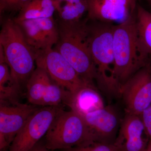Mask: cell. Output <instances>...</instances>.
Wrapping results in <instances>:
<instances>
[{
    "label": "cell",
    "instance_id": "obj_28",
    "mask_svg": "<svg viewBox=\"0 0 151 151\" xmlns=\"http://www.w3.org/2000/svg\"><path fill=\"white\" fill-rule=\"evenodd\" d=\"M58 1H61V0H58Z\"/></svg>",
    "mask_w": 151,
    "mask_h": 151
},
{
    "label": "cell",
    "instance_id": "obj_15",
    "mask_svg": "<svg viewBox=\"0 0 151 151\" xmlns=\"http://www.w3.org/2000/svg\"><path fill=\"white\" fill-rule=\"evenodd\" d=\"M15 22L20 27L29 45L35 53L36 58L52 49L49 47L36 19Z\"/></svg>",
    "mask_w": 151,
    "mask_h": 151
},
{
    "label": "cell",
    "instance_id": "obj_4",
    "mask_svg": "<svg viewBox=\"0 0 151 151\" xmlns=\"http://www.w3.org/2000/svg\"><path fill=\"white\" fill-rule=\"evenodd\" d=\"M137 12L127 21L115 25L113 35L114 74L121 89L135 73L150 61L138 45L136 29Z\"/></svg>",
    "mask_w": 151,
    "mask_h": 151
},
{
    "label": "cell",
    "instance_id": "obj_10",
    "mask_svg": "<svg viewBox=\"0 0 151 151\" xmlns=\"http://www.w3.org/2000/svg\"><path fill=\"white\" fill-rule=\"evenodd\" d=\"M138 0H86L87 18L114 25L123 23L137 12Z\"/></svg>",
    "mask_w": 151,
    "mask_h": 151
},
{
    "label": "cell",
    "instance_id": "obj_27",
    "mask_svg": "<svg viewBox=\"0 0 151 151\" xmlns=\"http://www.w3.org/2000/svg\"><path fill=\"white\" fill-rule=\"evenodd\" d=\"M147 3H148L149 5L150 6L151 8V0H146Z\"/></svg>",
    "mask_w": 151,
    "mask_h": 151
},
{
    "label": "cell",
    "instance_id": "obj_24",
    "mask_svg": "<svg viewBox=\"0 0 151 151\" xmlns=\"http://www.w3.org/2000/svg\"><path fill=\"white\" fill-rule=\"evenodd\" d=\"M149 140L151 141V105L140 116Z\"/></svg>",
    "mask_w": 151,
    "mask_h": 151
},
{
    "label": "cell",
    "instance_id": "obj_6",
    "mask_svg": "<svg viewBox=\"0 0 151 151\" xmlns=\"http://www.w3.org/2000/svg\"><path fill=\"white\" fill-rule=\"evenodd\" d=\"M119 96L127 114L140 116L151 105V59L121 86Z\"/></svg>",
    "mask_w": 151,
    "mask_h": 151
},
{
    "label": "cell",
    "instance_id": "obj_13",
    "mask_svg": "<svg viewBox=\"0 0 151 151\" xmlns=\"http://www.w3.org/2000/svg\"><path fill=\"white\" fill-rule=\"evenodd\" d=\"M64 103L80 115L105 107L103 98L93 85L84 86L73 94L69 92Z\"/></svg>",
    "mask_w": 151,
    "mask_h": 151
},
{
    "label": "cell",
    "instance_id": "obj_19",
    "mask_svg": "<svg viewBox=\"0 0 151 151\" xmlns=\"http://www.w3.org/2000/svg\"><path fill=\"white\" fill-rule=\"evenodd\" d=\"M57 1L56 11L60 19L64 21H77L81 19L87 12L86 0Z\"/></svg>",
    "mask_w": 151,
    "mask_h": 151
},
{
    "label": "cell",
    "instance_id": "obj_3",
    "mask_svg": "<svg viewBox=\"0 0 151 151\" xmlns=\"http://www.w3.org/2000/svg\"><path fill=\"white\" fill-rule=\"evenodd\" d=\"M0 48L18 86L26 85L36 68V55L14 19H6L0 32Z\"/></svg>",
    "mask_w": 151,
    "mask_h": 151
},
{
    "label": "cell",
    "instance_id": "obj_23",
    "mask_svg": "<svg viewBox=\"0 0 151 151\" xmlns=\"http://www.w3.org/2000/svg\"><path fill=\"white\" fill-rule=\"evenodd\" d=\"M31 0H0V13L17 12Z\"/></svg>",
    "mask_w": 151,
    "mask_h": 151
},
{
    "label": "cell",
    "instance_id": "obj_21",
    "mask_svg": "<svg viewBox=\"0 0 151 151\" xmlns=\"http://www.w3.org/2000/svg\"><path fill=\"white\" fill-rule=\"evenodd\" d=\"M39 25L47 43L50 48H53L57 43L59 33L57 24L53 17L36 19Z\"/></svg>",
    "mask_w": 151,
    "mask_h": 151
},
{
    "label": "cell",
    "instance_id": "obj_11",
    "mask_svg": "<svg viewBox=\"0 0 151 151\" xmlns=\"http://www.w3.org/2000/svg\"><path fill=\"white\" fill-rule=\"evenodd\" d=\"M149 139L140 116L126 113L114 145L119 151H145Z\"/></svg>",
    "mask_w": 151,
    "mask_h": 151
},
{
    "label": "cell",
    "instance_id": "obj_22",
    "mask_svg": "<svg viewBox=\"0 0 151 151\" xmlns=\"http://www.w3.org/2000/svg\"><path fill=\"white\" fill-rule=\"evenodd\" d=\"M62 151H119L113 144H106L98 142L88 145L73 147Z\"/></svg>",
    "mask_w": 151,
    "mask_h": 151
},
{
    "label": "cell",
    "instance_id": "obj_16",
    "mask_svg": "<svg viewBox=\"0 0 151 151\" xmlns=\"http://www.w3.org/2000/svg\"><path fill=\"white\" fill-rule=\"evenodd\" d=\"M136 29L138 45L142 52L151 56V12L138 4Z\"/></svg>",
    "mask_w": 151,
    "mask_h": 151
},
{
    "label": "cell",
    "instance_id": "obj_20",
    "mask_svg": "<svg viewBox=\"0 0 151 151\" xmlns=\"http://www.w3.org/2000/svg\"><path fill=\"white\" fill-rule=\"evenodd\" d=\"M68 91L52 79L42 96L39 106L53 107L60 106L65 103Z\"/></svg>",
    "mask_w": 151,
    "mask_h": 151
},
{
    "label": "cell",
    "instance_id": "obj_1",
    "mask_svg": "<svg viewBox=\"0 0 151 151\" xmlns=\"http://www.w3.org/2000/svg\"><path fill=\"white\" fill-rule=\"evenodd\" d=\"M57 24L59 38L53 48L72 65L84 81L94 85L95 71L88 42V19L73 22L59 19Z\"/></svg>",
    "mask_w": 151,
    "mask_h": 151
},
{
    "label": "cell",
    "instance_id": "obj_8",
    "mask_svg": "<svg viewBox=\"0 0 151 151\" xmlns=\"http://www.w3.org/2000/svg\"><path fill=\"white\" fill-rule=\"evenodd\" d=\"M36 65L45 68L53 81L71 94L84 86L92 85L84 81L72 65L53 48L38 57Z\"/></svg>",
    "mask_w": 151,
    "mask_h": 151
},
{
    "label": "cell",
    "instance_id": "obj_7",
    "mask_svg": "<svg viewBox=\"0 0 151 151\" xmlns=\"http://www.w3.org/2000/svg\"><path fill=\"white\" fill-rule=\"evenodd\" d=\"M63 110L60 106L38 108L18 133L9 151H29L45 136L56 116Z\"/></svg>",
    "mask_w": 151,
    "mask_h": 151
},
{
    "label": "cell",
    "instance_id": "obj_18",
    "mask_svg": "<svg viewBox=\"0 0 151 151\" xmlns=\"http://www.w3.org/2000/svg\"><path fill=\"white\" fill-rule=\"evenodd\" d=\"M21 89L14 82L9 65L0 55V102H17Z\"/></svg>",
    "mask_w": 151,
    "mask_h": 151
},
{
    "label": "cell",
    "instance_id": "obj_12",
    "mask_svg": "<svg viewBox=\"0 0 151 151\" xmlns=\"http://www.w3.org/2000/svg\"><path fill=\"white\" fill-rule=\"evenodd\" d=\"M80 115V114H79ZM95 135L98 142L113 144L116 139L119 119L110 106L80 115Z\"/></svg>",
    "mask_w": 151,
    "mask_h": 151
},
{
    "label": "cell",
    "instance_id": "obj_2",
    "mask_svg": "<svg viewBox=\"0 0 151 151\" xmlns=\"http://www.w3.org/2000/svg\"><path fill=\"white\" fill-rule=\"evenodd\" d=\"M115 25L88 19V42L95 68V81L102 91L110 96H119L120 90L114 74Z\"/></svg>",
    "mask_w": 151,
    "mask_h": 151
},
{
    "label": "cell",
    "instance_id": "obj_9",
    "mask_svg": "<svg viewBox=\"0 0 151 151\" xmlns=\"http://www.w3.org/2000/svg\"><path fill=\"white\" fill-rule=\"evenodd\" d=\"M36 105L15 102L0 104V150L9 147L16 135L33 113Z\"/></svg>",
    "mask_w": 151,
    "mask_h": 151
},
{
    "label": "cell",
    "instance_id": "obj_26",
    "mask_svg": "<svg viewBox=\"0 0 151 151\" xmlns=\"http://www.w3.org/2000/svg\"><path fill=\"white\" fill-rule=\"evenodd\" d=\"M145 151H151V141H149Z\"/></svg>",
    "mask_w": 151,
    "mask_h": 151
},
{
    "label": "cell",
    "instance_id": "obj_25",
    "mask_svg": "<svg viewBox=\"0 0 151 151\" xmlns=\"http://www.w3.org/2000/svg\"><path fill=\"white\" fill-rule=\"evenodd\" d=\"M46 146L45 145L44 143H42L39 142L31 150L29 151H49Z\"/></svg>",
    "mask_w": 151,
    "mask_h": 151
},
{
    "label": "cell",
    "instance_id": "obj_14",
    "mask_svg": "<svg viewBox=\"0 0 151 151\" xmlns=\"http://www.w3.org/2000/svg\"><path fill=\"white\" fill-rule=\"evenodd\" d=\"M51 81L46 69L36 65L26 85V94L30 104L39 106L42 96Z\"/></svg>",
    "mask_w": 151,
    "mask_h": 151
},
{
    "label": "cell",
    "instance_id": "obj_5",
    "mask_svg": "<svg viewBox=\"0 0 151 151\" xmlns=\"http://www.w3.org/2000/svg\"><path fill=\"white\" fill-rule=\"evenodd\" d=\"M97 142L81 115L73 110H62L45 135L44 144L49 150H65Z\"/></svg>",
    "mask_w": 151,
    "mask_h": 151
},
{
    "label": "cell",
    "instance_id": "obj_17",
    "mask_svg": "<svg viewBox=\"0 0 151 151\" xmlns=\"http://www.w3.org/2000/svg\"><path fill=\"white\" fill-rule=\"evenodd\" d=\"M57 6V0H31L14 20L21 21L52 17L56 11Z\"/></svg>",
    "mask_w": 151,
    "mask_h": 151
}]
</instances>
